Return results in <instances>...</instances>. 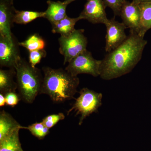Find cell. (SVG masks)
I'll return each mask as SVG.
<instances>
[{
  "label": "cell",
  "instance_id": "cell-2",
  "mask_svg": "<svg viewBox=\"0 0 151 151\" xmlns=\"http://www.w3.org/2000/svg\"><path fill=\"white\" fill-rule=\"evenodd\" d=\"M42 70L44 76L40 94H47L56 103L74 99L80 81L78 76L61 68L44 67Z\"/></svg>",
  "mask_w": 151,
  "mask_h": 151
},
{
  "label": "cell",
  "instance_id": "cell-8",
  "mask_svg": "<svg viewBox=\"0 0 151 151\" xmlns=\"http://www.w3.org/2000/svg\"><path fill=\"white\" fill-rule=\"evenodd\" d=\"M14 39L11 40L0 36V65L1 67L15 68L21 58L18 47Z\"/></svg>",
  "mask_w": 151,
  "mask_h": 151
},
{
  "label": "cell",
  "instance_id": "cell-12",
  "mask_svg": "<svg viewBox=\"0 0 151 151\" xmlns=\"http://www.w3.org/2000/svg\"><path fill=\"white\" fill-rule=\"evenodd\" d=\"M47 3L48 7L45 12L44 18L48 20L52 25L55 24L67 16L66 11L68 5L64 2L48 0Z\"/></svg>",
  "mask_w": 151,
  "mask_h": 151
},
{
  "label": "cell",
  "instance_id": "cell-4",
  "mask_svg": "<svg viewBox=\"0 0 151 151\" xmlns=\"http://www.w3.org/2000/svg\"><path fill=\"white\" fill-rule=\"evenodd\" d=\"M79 97L76 99L73 106L67 112V115L72 111L76 112V116L81 115L79 126L88 116L93 113H97L98 109L102 105L103 94L88 89L84 88L80 90Z\"/></svg>",
  "mask_w": 151,
  "mask_h": 151
},
{
  "label": "cell",
  "instance_id": "cell-30",
  "mask_svg": "<svg viewBox=\"0 0 151 151\" xmlns=\"http://www.w3.org/2000/svg\"></svg>",
  "mask_w": 151,
  "mask_h": 151
},
{
  "label": "cell",
  "instance_id": "cell-1",
  "mask_svg": "<svg viewBox=\"0 0 151 151\" xmlns=\"http://www.w3.org/2000/svg\"><path fill=\"white\" fill-rule=\"evenodd\" d=\"M147 43L144 37L130 32L126 40L102 60L100 77L111 80L130 73L141 60Z\"/></svg>",
  "mask_w": 151,
  "mask_h": 151
},
{
  "label": "cell",
  "instance_id": "cell-14",
  "mask_svg": "<svg viewBox=\"0 0 151 151\" xmlns=\"http://www.w3.org/2000/svg\"><path fill=\"white\" fill-rule=\"evenodd\" d=\"M16 71L14 68L0 70V93L5 95L10 92H16L17 84L14 78Z\"/></svg>",
  "mask_w": 151,
  "mask_h": 151
},
{
  "label": "cell",
  "instance_id": "cell-17",
  "mask_svg": "<svg viewBox=\"0 0 151 151\" xmlns=\"http://www.w3.org/2000/svg\"><path fill=\"white\" fill-rule=\"evenodd\" d=\"M141 11L140 30L139 35L144 37L146 33L151 29V2L139 4Z\"/></svg>",
  "mask_w": 151,
  "mask_h": 151
},
{
  "label": "cell",
  "instance_id": "cell-20",
  "mask_svg": "<svg viewBox=\"0 0 151 151\" xmlns=\"http://www.w3.org/2000/svg\"><path fill=\"white\" fill-rule=\"evenodd\" d=\"M24 129L28 130L33 136L40 139L45 137L50 132V129L42 122L34 123L28 127H24Z\"/></svg>",
  "mask_w": 151,
  "mask_h": 151
},
{
  "label": "cell",
  "instance_id": "cell-21",
  "mask_svg": "<svg viewBox=\"0 0 151 151\" xmlns=\"http://www.w3.org/2000/svg\"><path fill=\"white\" fill-rule=\"evenodd\" d=\"M65 116L63 113L52 114L45 117L42 120V123L48 129H50L56 125L58 122L64 120Z\"/></svg>",
  "mask_w": 151,
  "mask_h": 151
},
{
  "label": "cell",
  "instance_id": "cell-28",
  "mask_svg": "<svg viewBox=\"0 0 151 151\" xmlns=\"http://www.w3.org/2000/svg\"><path fill=\"white\" fill-rule=\"evenodd\" d=\"M0 1H12V2H13L12 0H0Z\"/></svg>",
  "mask_w": 151,
  "mask_h": 151
},
{
  "label": "cell",
  "instance_id": "cell-18",
  "mask_svg": "<svg viewBox=\"0 0 151 151\" xmlns=\"http://www.w3.org/2000/svg\"><path fill=\"white\" fill-rule=\"evenodd\" d=\"M45 15V12L19 11L16 9L14 14L13 22L17 24H27L38 18H44Z\"/></svg>",
  "mask_w": 151,
  "mask_h": 151
},
{
  "label": "cell",
  "instance_id": "cell-9",
  "mask_svg": "<svg viewBox=\"0 0 151 151\" xmlns=\"http://www.w3.org/2000/svg\"><path fill=\"white\" fill-rule=\"evenodd\" d=\"M103 0H86L84 8L79 17L81 19L87 20L92 24H105L108 19Z\"/></svg>",
  "mask_w": 151,
  "mask_h": 151
},
{
  "label": "cell",
  "instance_id": "cell-5",
  "mask_svg": "<svg viewBox=\"0 0 151 151\" xmlns=\"http://www.w3.org/2000/svg\"><path fill=\"white\" fill-rule=\"evenodd\" d=\"M84 29H75L67 36H60L58 39L59 52L64 57L65 65L73 58L86 50L87 38Z\"/></svg>",
  "mask_w": 151,
  "mask_h": 151
},
{
  "label": "cell",
  "instance_id": "cell-24",
  "mask_svg": "<svg viewBox=\"0 0 151 151\" xmlns=\"http://www.w3.org/2000/svg\"><path fill=\"white\" fill-rule=\"evenodd\" d=\"M6 98V105L14 107L17 105L18 103L21 100L19 94L16 92H10L7 93L5 95Z\"/></svg>",
  "mask_w": 151,
  "mask_h": 151
},
{
  "label": "cell",
  "instance_id": "cell-25",
  "mask_svg": "<svg viewBox=\"0 0 151 151\" xmlns=\"http://www.w3.org/2000/svg\"><path fill=\"white\" fill-rule=\"evenodd\" d=\"M5 96L4 94L0 93V106L1 107L6 105Z\"/></svg>",
  "mask_w": 151,
  "mask_h": 151
},
{
  "label": "cell",
  "instance_id": "cell-13",
  "mask_svg": "<svg viewBox=\"0 0 151 151\" xmlns=\"http://www.w3.org/2000/svg\"><path fill=\"white\" fill-rule=\"evenodd\" d=\"M24 127L4 110L0 112V141L16 130L24 129Z\"/></svg>",
  "mask_w": 151,
  "mask_h": 151
},
{
  "label": "cell",
  "instance_id": "cell-7",
  "mask_svg": "<svg viewBox=\"0 0 151 151\" xmlns=\"http://www.w3.org/2000/svg\"><path fill=\"white\" fill-rule=\"evenodd\" d=\"M105 25L106 27L105 50L108 52L116 49L126 40L128 36L125 31L127 27L123 22H119L115 18L108 19Z\"/></svg>",
  "mask_w": 151,
  "mask_h": 151
},
{
  "label": "cell",
  "instance_id": "cell-23",
  "mask_svg": "<svg viewBox=\"0 0 151 151\" xmlns=\"http://www.w3.org/2000/svg\"><path fill=\"white\" fill-rule=\"evenodd\" d=\"M106 7H108L113 10L115 15L120 16L122 7L126 0H103Z\"/></svg>",
  "mask_w": 151,
  "mask_h": 151
},
{
  "label": "cell",
  "instance_id": "cell-19",
  "mask_svg": "<svg viewBox=\"0 0 151 151\" xmlns=\"http://www.w3.org/2000/svg\"><path fill=\"white\" fill-rule=\"evenodd\" d=\"M18 44L30 52L44 50L46 44L41 37L37 34H34L29 37L25 40L19 42Z\"/></svg>",
  "mask_w": 151,
  "mask_h": 151
},
{
  "label": "cell",
  "instance_id": "cell-29",
  "mask_svg": "<svg viewBox=\"0 0 151 151\" xmlns=\"http://www.w3.org/2000/svg\"><path fill=\"white\" fill-rule=\"evenodd\" d=\"M12 1L13 2L14 0H12Z\"/></svg>",
  "mask_w": 151,
  "mask_h": 151
},
{
  "label": "cell",
  "instance_id": "cell-27",
  "mask_svg": "<svg viewBox=\"0 0 151 151\" xmlns=\"http://www.w3.org/2000/svg\"><path fill=\"white\" fill-rule=\"evenodd\" d=\"M75 1H76V0H65V1L63 2H64V3H65V4H67V5H68L69 4H70V3Z\"/></svg>",
  "mask_w": 151,
  "mask_h": 151
},
{
  "label": "cell",
  "instance_id": "cell-16",
  "mask_svg": "<svg viewBox=\"0 0 151 151\" xmlns=\"http://www.w3.org/2000/svg\"><path fill=\"white\" fill-rule=\"evenodd\" d=\"M17 129L0 141V151H22Z\"/></svg>",
  "mask_w": 151,
  "mask_h": 151
},
{
  "label": "cell",
  "instance_id": "cell-11",
  "mask_svg": "<svg viewBox=\"0 0 151 151\" xmlns=\"http://www.w3.org/2000/svg\"><path fill=\"white\" fill-rule=\"evenodd\" d=\"M12 1H0V36L14 39L11 31L15 9Z\"/></svg>",
  "mask_w": 151,
  "mask_h": 151
},
{
  "label": "cell",
  "instance_id": "cell-10",
  "mask_svg": "<svg viewBox=\"0 0 151 151\" xmlns=\"http://www.w3.org/2000/svg\"><path fill=\"white\" fill-rule=\"evenodd\" d=\"M120 16L126 27L130 29V32L139 34L141 26V11L139 4L127 1L122 7Z\"/></svg>",
  "mask_w": 151,
  "mask_h": 151
},
{
  "label": "cell",
  "instance_id": "cell-6",
  "mask_svg": "<svg viewBox=\"0 0 151 151\" xmlns=\"http://www.w3.org/2000/svg\"><path fill=\"white\" fill-rule=\"evenodd\" d=\"M101 62L102 60L94 59L91 52L86 50L68 62L65 69L74 76L88 74L97 77L100 76Z\"/></svg>",
  "mask_w": 151,
  "mask_h": 151
},
{
  "label": "cell",
  "instance_id": "cell-3",
  "mask_svg": "<svg viewBox=\"0 0 151 151\" xmlns=\"http://www.w3.org/2000/svg\"><path fill=\"white\" fill-rule=\"evenodd\" d=\"M17 89L21 100L32 104L40 94L43 76L40 70L21 58L15 67Z\"/></svg>",
  "mask_w": 151,
  "mask_h": 151
},
{
  "label": "cell",
  "instance_id": "cell-22",
  "mask_svg": "<svg viewBox=\"0 0 151 151\" xmlns=\"http://www.w3.org/2000/svg\"><path fill=\"white\" fill-rule=\"evenodd\" d=\"M46 52L44 49L30 51L29 62L33 67H36V65L40 63L41 59L46 57Z\"/></svg>",
  "mask_w": 151,
  "mask_h": 151
},
{
  "label": "cell",
  "instance_id": "cell-15",
  "mask_svg": "<svg viewBox=\"0 0 151 151\" xmlns=\"http://www.w3.org/2000/svg\"><path fill=\"white\" fill-rule=\"evenodd\" d=\"M81 19L79 16L75 18L66 17L55 24L52 25V32L53 33L60 34V36L69 35L75 30L76 24Z\"/></svg>",
  "mask_w": 151,
  "mask_h": 151
},
{
  "label": "cell",
  "instance_id": "cell-26",
  "mask_svg": "<svg viewBox=\"0 0 151 151\" xmlns=\"http://www.w3.org/2000/svg\"><path fill=\"white\" fill-rule=\"evenodd\" d=\"M132 2L137 4H139L141 3L151 2V0H133Z\"/></svg>",
  "mask_w": 151,
  "mask_h": 151
}]
</instances>
